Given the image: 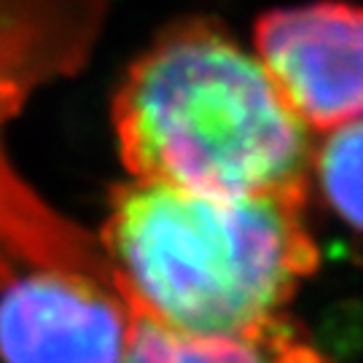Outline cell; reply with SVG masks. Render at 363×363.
<instances>
[{
	"mask_svg": "<svg viewBox=\"0 0 363 363\" xmlns=\"http://www.w3.org/2000/svg\"><path fill=\"white\" fill-rule=\"evenodd\" d=\"M103 253L111 286L140 323L194 339L267 328L318 267L304 199L132 178L111 194Z\"/></svg>",
	"mask_w": 363,
	"mask_h": 363,
	"instance_id": "1",
	"label": "cell"
},
{
	"mask_svg": "<svg viewBox=\"0 0 363 363\" xmlns=\"http://www.w3.org/2000/svg\"><path fill=\"white\" fill-rule=\"evenodd\" d=\"M113 130L132 181L307 199L310 127L261 60L213 19L162 33L124 76Z\"/></svg>",
	"mask_w": 363,
	"mask_h": 363,
	"instance_id": "2",
	"label": "cell"
},
{
	"mask_svg": "<svg viewBox=\"0 0 363 363\" xmlns=\"http://www.w3.org/2000/svg\"><path fill=\"white\" fill-rule=\"evenodd\" d=\"M138 318L111 277L78 264L3 274V363H121Z\"/></svg>",
	"mask_w": 363,
	"mask_h": 363,
	"instance_id": "3",
	"label": "cell"
},
{
	"mask_svg": "<svg viewBox=\"0 0 363 363\" xmlns=\"http://www.w3.org/2000/svg\"><path fill=\"white\" fill-rule=\"evenodd\" d=\"M264 70L310 130L363 118V6L315 0L264 13L253 30Z\"/></svg>",
	"mask_w": 363,
	"mask_h": 363,
	"instance_id": "4",
	"label": "cell"
},
{
	"mask_svg": "<svg viewBox=\"0 0 363 363\" xmlns=\"http://www.w3.org/2000/svg\"><path fill=\"white\" fill-rule=\"evenodd\" d=\"M121 363H331L298 334L294 323H274L247 337L194 339L140 323Z\"/></svg>",
	"mask_w": 363,
	"mask_h": 363,
	"instance_id": "5",
	"label": "cell"
},
{
	"mask_svg": "<svg viewBox=\"0 0 363 363\" xmlns=\"http://www.w3.org/2000/svg\"><path fill=\"white\" fill-rule=\"evenodd\" d=\"M312 172L328 208L363 232V118L325 132L312 154Z\"/></svg>",
	"mask_w": 363,
	"mask_h": 363,
	"instance_id": "6",
	"label": "cell"
}]
</instances>
